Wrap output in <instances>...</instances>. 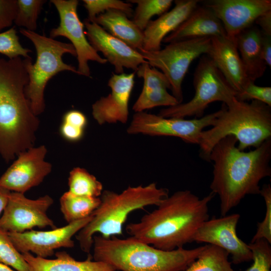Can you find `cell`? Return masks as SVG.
Listing matches in <instances>:
<instances>
[{"label": "cell", "instance_id": "cell-1", "mask_svg": "<svg viewBox=\"0 0 271 271\" xmlns=\"http://www.w3.org/2000/svg\"><path fill=\"white\" fill-rule=\"evenodd\" d=\"M232 136L220 140L209 156L213 162L211 192L218 195L221 216L247 195L259 194V183L271 176V138L249 152L240 150Z\"/></svg>", "mask_w": 271, "mask_h": 271}, {"label": "cell", "instance_id": "cell-2", "mask_svg": "<svg viewBox=\"0 0 271 271\" xmlns=\"http://www.w3.org/2000/svg\"><path fill=\"white\" fill-rule=\"evenodd\" d=\"M215 195L202 198L190 191H176L165 198L157 208L144 215L139 222L125 227L129 237L164 250L183 248L209 219L208 205Z\"/></svg>", "mask_w": 271, "mask_h": 271}, {"label": "cell", "instance_id": "cell-3", "mask_svg": "<svg viewBox=\"0 0 271 271\" xmlns=\"http://www.w3.org/2000/svg\"><path fill=\"white\" fill-rule=\"evenodd\" d=\"M25 59L0 58V155L7 162L34 147L40 121L25 94Z\"/></svg>", "mask_w": 271, "mask_h": 271}, {"label": "cell", "instance_id": "cell-4", "mask_svg": "<svg viewBox=\"0 0 271 271\" xmlns=\"http://www.w3.org/2000/svg\"><path fill=\"white\" fill-rule=\"evenodd\" d=\"M93 240L94 260L107 263L116 271H183L204 248L164 250L131 237L95 235Z\"/></svg>", "mask_w": 271, "mask_h": 271}, {"label": "cell", "instance_id": "cell-5", "mask_svg": "<svg viewBox=\"0 0 271 271\" xmlns=\"http://www.w3.org/2000/svg\"><path fill=\"white\" fill-rule=\"evenodd\" d=\"M211 126L202 131L198 144L200 156L207 161L213 147L227 136H233L241 151L256 148L271 138V107L258 101L248 102L235 98L228 105L222 103Z\"/></svg>", "mask_w": 271, "mask_h": 271}, {"label": "cell", "instance_id": "cell-6", "mask_svg": "<svg viewBox=\"0 0 271 271\" xmlns=\"http://www.w3.org/2000/svg\"><path fill=\"white\" fill-rule=\"evenodd\" d=\"M168 196V190L159 188L155 183L129 186L120 193L103 191L92 219L76 235L81 249L90 252L96 233L104 238L122 235L123 226L131 212L148 206H157Z\"/></svg>", "mask_w": 271, "mask_h": 271}, {"label": "cell", "instance_id": "cell-7", "mask_svg": "<svg viewBox=\"0 0 271 271\" xmlns=\"http://www.w3.org/2000/svg\"><path fill=\"white\" fill-rule=\"evenodd\" d=\"M20 32L31 40L36 50L37 58L34 64L31 57L24 58L29 77L25 92L32 111L38 116L45 108L44 91L48 81L64 71L78 74L76 67L65 63L62 59L67 53L76 57V53L71 43L58 41L24 28H21Z\"/></svg>", "mask_w": 271, "mask_h": 271}, {"label": "cell", "instance_id": "cell-8", "mask_svg": "<svg viewBox=\"0 0 271 271\" xmlns=\"http://www.w3.org/2000/svg\"><path fill=\"white\" fill-rule=\"evenodd\" d=\"M193 82L195 94L190 101L163 108L158 115L164 117L195 116L200 118L211 103L221 101L228 105L235 99L236 92L207 55L200 58L194 73Z\"/></svg>", "mask_w": 271, "mask_h": 271}, {"label": "cell", "instance_id": "cell-9", "mask_svg": "<svg viewBox=\"0 0 271 271\" xmlns=\"http://www.w3.org/2000/svg\"><path fill=\"white\" fill-rule=\"evenodd\" d=\"M210 42V37L195 38L173 42L158 51H139L151 66L160 69L166 76L172 95L181 103L182 84L189 68L195 59L207 54Z\"/></svg>", "mask_w": 271, "mask_h": 271}, {"label": "cell", "instance_id": "cell-10", "mask_svg": "<svg viewBox=\"0 0 271 271\" xmlns=\"http://www.w3.org/2000/svg\"><path fill=\"white\" fill-rule=\"evenodd\" d=\"M219 110L200 118L164 117L145 111L136 112L127 128L128 134L151 136H171L188 144H199L204 129L212 126Z\"/></svg>", "mask_w": 271, "mask_h": 271}, {"label": "cell", "instance_id": "cell-11", "mask_svg": "<svg viewBox=\"0 0 271 271\" xmlns=\"http://www.w3.org/2000/svg\"><path fill=\"white\" fill-rule=\"evenodd\" d=\"M60 17L57 28L51 30L52 38L63 36L67 38L74 47L78 61V75L90 77L88 65L89 61L104 64L107 61L101 57L89 43L84 30V25L80 20L78 13L77 0H51Z\"/></svg>", "mask_w": 271, "mask_h": 271}, {"label": "cell", "instance_id": "cell-12", "mask_svg": "<svg viewBox=\"0 0 271 271\" xmlns=\"http://www.w3.org/2000/svg\"><path fill=\"white\" fill-rule=\"evenodd\" d=\"M54 200L48 195L30 199L24 194L11 192L0 217V228L7 232L21 233L34 227L57 228L47 214Z\"/></svg>", "mask_w": 271, "mask_h": 271}, {"label": "cell", "instance_id": "cell-13", "mask_svg": "<svg viewBox=\"0 0 271 271\" xmlns=\"http://www.w3.org/2000/svg\"><path fill=\"white\" fill-rule=\"evenodd\" d=\"M92 218V215L67 225L49 231L28 230L21 233L8 232L16 248L22 254L33 253L37 256L47 258L54 254L56 249L73 248V236Z\"/></svg>", "mask_w": 271, "mask_h": 271}, {"label": "cell", "instance_id": "cell-14", "mask_svg": "<svg viewBox=\"0 0 271 271\" xmlns=\"http://www.w3.org/2000/svg\"><path fill=\"white\" fill-rule=\"evenodd\" d=\"M44 145L33 147L17 156V159L0 177V186L11 192L24 194L40 185L52 171L51 164L45 158Z\"/></svg>", "mask_w": 271, "mask_h": 271}, {"label": "cell", "instance_id": "cell-15", "mask_svg": "<svg viewBox=\"0 0 271 271\" xmlns=\"http://www.w3.org/2000/svg\"><path fill=\"white\" fill-rule=\"evenodd\" d=\"M240 217L237 213L208 219L195 232L193 241L218 246L231 256L232 262L238 264L252 260L248 244L237 235L236 227Z\"/></svg>", "mask_w": 271, "mask_h": 271}, {"label": "cell", "instance_id": "cell-16", "mask_svg": "<svg viewBox=\"0 0 271 271\" xmlns=\"http://www.w3.org/2000/svg\"><path fill=\"white\" fill-rule=\"evenodd\" d=\"M204 6L213 12L231 39H235L253 26L259 16L271 11L270 0H209L204 1Z\"/></svg>", "mask_w": 271, "mask_h": 271}, {"label": "cell", "instance_id": "cell-17", "mask_svg": "<svg viewBox=\"0 0 271 271\" xmlns=\"http://www.w3.org/2000/svg\"><path fill=\"white\" fill-rule=\"evenodd\" d=\"M134 76V72L112 74L107 83L110 93L101 97L92 105V116L99 124L126 123Z\"/></svg>", "mask_w": 271, "mask_h": 271}, {"label": "cell", "instance_id": "cell-18", "mask_svg": "<svg viewBox=\"0 0 271 271\" xmlns=\"http://www.w3.org/2000/svg\"><path fill=\"white\" fill-rule=\"evenodd\" d=\"M83 23L89 43L113 66L116 74L124 73V68L136 72L140 65L147 62L139 51L112 36L96 23L86 19Z\"/></svg>", "mask_w": 271, "mask_h": 271}, {"label": "cell", "instance_id": "cell-19", "mask_svg": "<svg viewBox=\"0 0 271 271\" xmlns=\"http://www.w3.org/2000/svg\"><path fill=\"white\" fill-rule=\"evenodd\" d=\"M206 55L212 60L236 93L243 90L251 81L239 55L235 39L226 36L211 37Z\"/></svg>", "mask_w": 271, "mask_h": 271}, {"label": "cell", "instance_id": "cell-20", "mask_svg": "<svg viewBox=\"0 0 271 271\" xmlns=\"http://www.w3.org/2000/svg\"><path fill=\"white\" fill-rule=\"evenodd\" d=\"M139 77L143 79L144 84L141 94L134 103L132 109L136 112L158 106H173L179 104L177 100L170 94V82L166 76L148 62L140 65L136 71Z\"/></svg>", "mask_w": 271, "mask_h": 271}, {"label": "cell", "instance_id": "cell-21", "mask_svg": "<svg viewBox=\"0 0 271 271\" xmlns=\"http://www.w3.org/2000/svg\"><path fill=\"white\" fill-rule=\"evenodd\" d=\"M200 1L177 0L170 11L151 21L143 31V49L146 51L161 49L164 39L175 31L198 6Z\"/></svg>", "mask_w": 271, "mask_h": 271}, {"label": "cell", "instance_id": "cell-22", "mask_svg": "<svg viewBox=\"0 0 271 271\" xmlns=\"http://www.w3.org/2000/svg\"><path fill=\"white\" fill-rule=\"evenodd\" d=\"M225 36L224 27L213 12L204 5H198L163 42L169 44L184 40Z\"/></svg>", "mask_w": 271, "mask_h": 271}, {"label": "cell", "instance_id": "cell-23", "mask_svg": "<svg viewBox=\"0 0 271 271\" xmlns=\"http://www.w3.org/2000/svg\"><path fill=\"white\" fill-rule=\"evenodd\" d=\"M22 255L30 271H116L109 264L92 260L90 256L83 261L76 260L66 251L56 253L55 259L42 258L29 252Z\"/></svg>", "mask_w": 271, "mask_h": 271}, {"label": "cell", "instance_id": "cell-24", "mask_svg": "<svg viewBox=\"0 0 271 271\" xmlns=\"http://www.w3.org/2000/svg\"><path fill=\"white\" fill-rule=\"evenodd\" d=\"M261 36L260 29L253 25L235 38L236 46L247 77L253 82L263 76L266 69L267 65L262 55Z\"/></svg>", "mask_w": 271, "mask_h": 271}, {"label": "cell", "instance_id": "cell-25", "mask_svg": "<svg viewBox=\"0 0 271 271\" xmlns=\"http://www.w3.org/2000/svg\"><path fill=\"white\" fill-rule=\"evenodd\" d=\"M92 22L132 48L143 49V31L123 12L111 10L97 16Z\"/></svg>", "mask_w": 271, "mask_h": 271}, {"label": "cell", "instance_id": "cell-26", "mask_svg": "<svg viewBox=\"0 0 271 271\" xmlns=\"http://www.w3.org/2000/svg\"><path fill=\"white\" fill-rule=\"evenodd\" d=\"M60 203L61 212L69 223L91 215L99 206L100 199L78 196L67 191L61 196Z\"/></svg>", "mask_w": 271, "mask_h": 271}, {"label": "cell", "instance_id": "cell-27", "mask_svg": "<svg viewBox=\"0 0 271 271\" xmlns=\"http://www.w3.org/2000/svg\"><path fill=\"white\" fill-rule=\"evenodd\" d=\"M224 249L206 244L198 257L183 271H234Z\"/></svg>", "mask_w": 271, "mask_h": 271}, {"label": "cell", "instance_id": "cell-28", "mask_svg": "<svg viewBox=\"0 0 271 271\" xmlns=\"http://www.w3.org/2000/svg\"><path fill=\"white\" fill-rule=\"evenodd\" d=\"M69 191L73 194L99 198L103 192V186L93 175L80 167L74 168L68 177Z\"/></svg>", "mask_w": 271, "mask_h": 271}, {"label": "cell", "instance_id": "cell-29", "mask_svg": "<svg viewBox=\"0 0 271 271\" xmlns=\"http://www.w3.org/2000/svg\"><path fill=\"white\" fill-rule=\"evenodd\" d=\"M127 2L137 4L132 21L143 31L153 17L161 16L167 12L173 3L172 0H130Z\"/></svg>", "mask_w": 271, "mask_h": 271}, {"label": "cell", "instance_id": "cell-30", "mask_svg": "<svg viewBox=\"0 0 271 271\" xmlns=\"http://www.w3.org/2000/svg\"><path fill=\"white\" fill-rule=\"evenodd\" d=\"M45 0H17V12L14 21L16 25L34 31L37 28V20Z\"/></svg>", "mask_w": 271, "mask_h": 271}, {"label": "cell", "instance_id": "cell-31", "mask_svg": "<svg viewBox=\"0 0 271 271\" xmlns=\"http://www.w3.org/2000/svg\"><path fill=\"white\" fill-rule=\"evenodd\" d=\"M0 263L17 271H30L23 255L15 247L8 232L0 228Z\"/></svg>", "mask_w": 271, "mask_h": 271}, {"label": "cell", "instance_id": "cell-32", "mask_svg": "<svg viewBox=\"0 0 271 271\" xmlns=\"http://www.w3.org/2000/svg\"><path fill=\"white\" fill-rule=\"evenodd\" d=\"M82 2L88 13L87 20L90 22H92L100 14L111 10L122 11L128 18L133 16L132 5L128 2L119 0H83Z\"/></svg>", "mask_w": 271, "mask_h": 271}, {"label": "cell", "instance_id": "cell-33", "mask_svg": "<svg viewBox=\"0 0 271 271\" xmlns=\"http://www.w3.org/2000/svg\"><path fill=\"white\" fill-rule=\"evenodd\" d=\"M31 52V50L22 46L15 27L0 33V54L8 59L18 57L29 58L30 57L29 53Z\"/></svg>", "mask_w": 271, "mask_h": 271}, {"label": "cell", "instance_id": "cell-34", "mask_svg": "<svg viewBox=\"0 0 271 271\" xmlns=\"http://www.w3.org/2000/svg\"><path fill=\"white\" fill-rule=\"evenodd\" d=\"M248 244L252 252L253 263L244 271H270V244L266 240L261 239Z\"/></svg>", "mask_w": 271, "mask_h": 271}, {"label": "cell", "instance_id": "cell-35", "mask_svg": "<svg viewBox=\"0 0 271 271\" xmlns=\"http://www.w3.org/2000/svg\"><path fill=\"white\" fill-rule=\"evenodd\" d=\"M259 194L263 198L265 204V214L263 220L258 222L256 231L251 242L263 239L271 244V187L270 184H264L260 188Z\"/></svg>", "mask_w": 271, "mask_h": 271}, {"label": "cell", "instance_id": "cell-36", "mask_svg": "<svg viewBox=\"0 0 271 271\" xmlns=\"http://www.w3.org/2000/svg\"><path fill=\"white\" fill-rule=\"evenodd\" d=\"M235 98L241 101H258L271 107V87L258 86L250 81L243 90L236 94Z\"/></svg>", "mask_w": 271, "mask_h": 271}, {"label": "cell", "instance_id": "cell-37", "mask_svg": "<svg viewBox=\"0 0 271 271\" xmlns=\"http://www.w3.org/2000/svg\"><path fill=\"white\" fill-rule=\"evenodd\" d=\"M17 12V0H0V33L14 23Z\"/></svg>", "mask_w": 271, "mask_h": 271}, {"label": "cell", "instance_id": "cell-38", "mask_svg": "<svg viewBox=\"0 0 271 271\" xmlns=\"http://www.w3.org/2000/svg\"><path fill=\"white\" fill-rule=\"evenodd\" d=\"M85 129L62 122L59 133L65 140L70 142H77L81 140L84 134Z\"/></svg>", "mask_w": 271, "mask_h": 271}, {"label": "cell", "instance_id": "cell-39", "mask_svg": "<svg viewBox=\"0 0 271 271\" xmlns=\"http://www.w3.org/2000/svg\"><path fill=\"white\" fill-rule=\"evenodd\" d=\"M62 122L85 129L87 124V119L82 112L73 109L68 110L64 114Z\"/></svg>", "mask_w": 271, "mask_h": 271}, {"label": "cell", "instance_id": "cell-40", "mask_svg": "<svg viewBox=\"0 0 271 271\" xmlns=\"http://www.w3.org/2000/svg\"><path fill=\"white\" fill-rule=\"evenodd\" d=\"M254 23L260 28L262 34L271 36V11L259 16Z\"/></svg>", "mask_w": 271, "mask_h": 271}, {"label": "cell", "instance_id": "cell-41", "mask_svg": "<svg viewBox=\"0 0 271 271\" xmlns=\"http://www.w3.org/2000/svg\"><path fill=\"white\" fill-rule=\"evenodd\" d=\"M262 33V32H261ZM261 52L264 61L269 67L271 66V36L262 33Z\"/></svg>", "mask_w": 271, "mask_h": 271}, {"label": "cell", "instance_id": "cell-42", "mask_svg": "<svg viewBox=\"0 0 271 271\" xmlns=\"http://www.w3.org/2000/svg\"><path fill=\"white\" fill-rule=\"evenodd\" d=\"M11 192L10 190L0 186V215L7 204Z\"/></svg>", "mask_w": 271, "mask_h": 271}, {"label": "cell", "instance_id": "cell-43", "mask_svg": "<svg viewBox=\"0 0 271 271\" xmlns=\"http://www.w3.org/2000/svg\"><path fill=\"white\" fill-rule=\"evenodd\" d=\"M0 271H15L10 266L0 263Z\"/></svg>", "mask_w": 271, "mask_h": 271}]
</instances>
